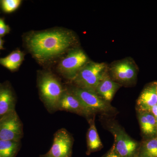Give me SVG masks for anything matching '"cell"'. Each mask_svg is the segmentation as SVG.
Returning <instances> with one entry per match:
<instances>
[{
  "label": "cell",
  "instance_id": "cell-13",
  "mask_svg": "<svg viewBox=\"0 0 157 157\" xmlns=\"http://www.w3.org/2000/svg\"><path fill=\"white\" fill-rule=\"evenodd\" d=\"M120 85L117 83L106 74L100 82L95 90L96 93L104 100L108 102L112 100Z\"/></svg>",
  "mask_w": 157,
  "mask_h": 157
},
{
  "label": "cell",
  "instance_id": "cell-10",
  "mask_svg": "<svg viewBox=\"0 0 157 157\" xmlns=\"http://www.w3.org/2000/svg\"><path fill=\"white\" fill-rule=\"evenodd\" d=\"M57 110L74 113L86 117L90 116L78 98L67 89H65L59 101Z\"/></svg>",
  "mask_w": 157,
  "mask_h": 157
},
{
  "label": "cell",
  "instance_id": "cell-1",
  "mask_svg": "<svg viewBox=\"0 0 157 157\" xmlns=\"http://www.w3.org/2000/svg\"><path fill=\"white\" fill-rule=\"evenodd\" d=\"M76 39L70 31L58 30L34 33L26 40L29 50L40 61L51 59L64 53Z\"/></svg>",
  "mask_w": 157,
  "mask_h": 157
},
{
  "label": "cell",
  "instance_id": "cell-14",
  "mask_svg": "<svg viewBox=\"0 0 157 157\" xmlns=\"http://www.w3.org/2000/svg\"><path fill=\"white\" fill-rule=\"evenodd\" d=\"M139 123L142 132L147 137H153L157 135L156 119L149 111H139Z\"/></svg>",
  "mask_w": 157,
  "mask_h": 157
},
{
  "label": "cell",
  "instance_id": "cell-16",
  "mask_svg": "<svg viewBox=\"0 0 157 157\" xmlns=\"http://www.w3.org/2000/svg\"><path fill=\"white\" fill-rule=\"evenodd\" d=\"M89 121L90 128L87 134V151L86 152L88 155L96 151L102 146L94 121L90 119Z\"/></svg>",
  "mask_w": 157,
  "mask_h": 157
},
{
  "label": "cell",
  "instance_id": "cell-25",
  "mask_svg": "<svg viewBox=\"0 0 157 157\" xmlns=\"http://www.w3.org/2000/svg\"><path fill=\"white\" fill-rule=\"evenodd\" d=\"M156 122H157V117H156Z\"/></svg>",
  "mask_w": 157,
  "mask_h": 157
},
{
  "label": "cell",
  "instance_id": "cell-5",
  "mask_svg": "<svg viewBox=\"0 0 157 157\" xmlns=\"http://www.w3.org/2000/svg\"><path fill=\"white\" fill-rule=\"evenodd\" d=\"M23 125L16 110L0 118V140L21 141Z\"/></svg>",
  "mask_w": 157,
  "mask_h": 157
},
{
  "label": "cell",
  "instance_id": "cell-24",
  "mask_svg": "<svg viewBox=\"0 0 157 157\" xmlns=\"http://www.w3.org/2000/svg\"><path fill=\"white\" fill-rule=\"evenodd\" d=\"M155 83L156 85V95L157 98V82H155Z\"/></svg>",
  "mask_w": 157,
  "mask_h": 157
},
{
  "label": "cell",
  "instance_id": "cell-17",
  "mask_svg": "<svg viewBox=\"0 0 157 157\" xmlns=\"http://www.w3.org/2000/svg\"><path fill=\"white\" fill-rule=\"evenodd\" d=\"M21 147V141L0 140V157H15Z\"/></svg>",
  "mask_w": 157,
  "mask_h": 157
},
{
  "label": "cell",
  "instance_id": "cell-19",
  "mask_svg": "<svg viewBox=\"0 0 157 157\" xmlns=\"http://www.w3.org/2000/svg\"><path fill=\"white\" fill-rule=\"evenodd\" d=\"M21 3L20 0H3L1 4L2 9L6 13H11L18 9Z\"/></svg>",
  "mask_w": 157,
  "mask_h": 157
},
{
  "label": "cell",
  "instance_id": "cell-4",
  "mask_svg": "<svg viewBox=\"0 0 157 157\" xmlns=\"http://www.w3.org/2000/svg\"><path fill=\"white\" fill-rule=\"evenodd\" d=\"M78 98L90 115L97 112H108L112 107L95 91L75 86L67 89Z\"/></svg>",
  "mask_w": 157,
  "mask_h": 157
},
{
  "label": "cell",
  "instance_id": "cell-7",
  "mask_svg": "<svg viewBox=\"0 0 157 157\" xmlns=\"http://www.w3.org/2000/svg\"><path fill=\"white\" fill-rule=\"evenodd\" d=\"M73 139L66 129H59L54 135L53 144L47 153L39 157H72Z\"/></svg>",
  "mask_w": 157,
  "mask_h": 157
},
{
  "label": "cell",
  "instance_id": "cell-3",
  "mask_svg": "<svg viewBox=\"0 0 157 157\" xmlns=\"http://www.w3.org/2000/svg\"><path fill=\"white\" fill-rule=\"evenodd\" d=\"M107 66L104 63L88 62L73 78L76 87L95 91L96 88L106 73Z\"/></svg>",
  "mask_w": 157,
  "mask_h": 157
},
{
  "label": "cell",
  "instance_id": "cell-22",
  "mask_svg": "<svg viewBox=\"0 0 157 157\" xmlns=\"http://www.w3.org/2000/svg\"><path fill=\"white\" fill-rule=\"evenodd\" d=\"M149 112L151 113L155 117H157V104L152 107L151 109H150Z\"/></svg>",
  "mask_w": 157,
  "mask_h": 157
},
{
  "label": "cell",
  "instance_id": "cell-20",
  "mask_svg": "<svg viewBox=\"0 0 157 157\" xmlns=\"http://www.w3.org/2000/svg\"><path fill=\"white\" fill-rule=\"evenodd\" d=\"M10 31V27L6 24L4 19L0 17V37L2 38L6 34L9 33Z\"/></svg>",
  "mask_w": 157,
  "mask_h": 157
},
{
  "label": "cell",
  "instance_id": "cell-11",
  "mask_svg": "<svg viewBox=\"0 0 157 157\" xmlns=\"http://www.w3.org/2000/svg\"><path fill=\"white\" fill-rule=\"evenodd\" d=\"M16 97L9 82L0 83V118L15 110Z\"/></svg>",
  "mask_w": 157,
  "mask_h": 157
},
{
  "label": "cell",
  "instance_id": "cell-9",
  "mask_svg": "<svg viewBox=\"0 0 157 157\" xmlns=\"http://www.w3.org/2000/svg\"><path fill=\"white\" fill-rule=\"evenodd\" d=\"M110 71L116 80L124 83L133 81L137 76L136 66L127 59L116 62L111 66Z\"/></svg>",
  "mask_w": 157,
  "mask_h": 157
},
{
  "label": "cell",
  "instance_id": "cell-21",
  "mask_svg": "<svg viewBox=\"0 0 157 157\" xmlns=\"http://www.w3.org/2000/svg\"><path fill=\"white\" fill-rule=\"evenodd\" d=\"M104 157H122L115 151L114 149L112 147L109 152Z\"/></svg>",
  "mask_w": 157,
  "mask_h": 157
},
{
  "label": "cell",
  "instance_id": "cell-6",
  "mask_svg": "<svg viewBox=\"0 0 157 157\" xmlns=\"http://www.w3.org/2000/svg\"><path fill=\"white\" fill-rule=\"evenodd\" d=\"M88 62L87 56L83 51L73 49L61 61L58 69L63 76L72 80Z\"/></svg>",
  "mask_w": 157,
  "mask_h": 157
},
{
  "label": "cell",
  "instance_id": "cell-15",
  "mask_svg": "<svg viewBox=\"0 0 157 157\" xmlns=\"http://www.w3.org/2000/svg\"><path fill=\"white\" fill-rule=\"evenodd\" d=\"M24 59V54L19 50L14 51L8 56L0 58V65L10 71H16L21 65Z\"/></svg>",
  "mask_w": 157,
  "mask_h": 157
},
{
  "label": "cell",
  "instance_id": "cell-8",
  "mask_svg": "<svg viewBox=\"0 0 157 157\" xmlns=\"http://www.w3.org/2000/svg\"><path fill=\"white\" fill-rule=\"evenodd\" d=\"M111 132L114 137L112 147L122 157H135L137 153L138 144L132 140L118 127H111Z\"/></svg>",
  "mask_w": 157,
  "mask_h": 157
},
{
  "label": "cell",
  "instance_id": "cell-2",
  "mask_svg": "<svg viewBox=\"0 0 157 157\" xmlns=\"http://www.w3.org/2000/svg\"><path fill=\"white\" fill-rule=\"evenodd\" d=\"M39 96L44 106L51 113L58 111V104L65 89L52 73H42L38 79Z\"/></svg>",
  "mask_w": 157,
  "mask_h": 157
},
{
  "label": "cell",
  "instance_id": "cell-12",
  "mask_svg": "<svg viewBox=\"0 0 157 157\" xmlns=\"http://www.w3.org/2000/svg\"><path fill=\"white\" fill-rule=\"evenodd\" d=\"M137 104L139 111H149L157 104L156 90L155 82L144 89L137 99Z\"/></svg>",
  "mask_w": 157,
  "mask_h": 157
},
{
  "label": "cell",
  "instance_id": "cell-18",
  "mask_svg": "<svg viewBox=\"0 0 157 157\" xmlns=\"http://www.w3.org/2000/svg\"><path fill=\"white\" fill-rule=\"evenodd\" d=\"M135 157H157V135L143 142Z\"/></svg>",
  "mask_w": 157,
  "mask_h": 157
},
{
  "label": "cell",
  "instance_id": "cell-23",
  "mask_svg": "<svg viewBox=\"0 0 157 157\" xmlns=\"http://www.w3.org/2000/svg\"><path fill=\"white\" fill-rule=\"evenodd\" d=\"M3 45H4V41L2 38L0 37V51L3 49Z\"/></svg>",
  "mask_w": 157,
  "mask_h": 157
},
{
  "label": "cell",
  "instance_id": "cell-26",
  "mask_svg": "<svg viewBox=\"0 0 157 157\" xmlns=\"http://www.w3.org/2000/svg\"><path fill=\"white\" fill-rule=\"evenodd\" d=\"M0 3H1V2H0Z\"/></svg>",
  "mask_w": 157,
  "mask_h": 157
}]
</instances>
